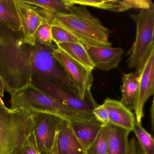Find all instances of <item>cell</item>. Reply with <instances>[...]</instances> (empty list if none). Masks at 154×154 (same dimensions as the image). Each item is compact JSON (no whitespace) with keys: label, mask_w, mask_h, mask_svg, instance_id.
Instances as JSON below:
<instances>
[{"label":"cell","mask_w":154,"mask_h":154,"mask_svg":"<svg viewBox=\"0 0 154 154\" xmlns=\"http://www.w3.org/2000/svg\"><path fill=\"white\" fill-rule=\"evenodd\" d=\"M94 68L105 72L117 68L122 59V48L84 46Z\"/></svg>","instance_id":"8fae6325"},{"label":"cell","mask_w":154,"mask_h":154,"mask_svg":"<svg viewBox=\"0 0 154 154\" xmlns=\"http://www.w3.org/2000/svg\"><path fill=\"white\" fill-rule=\"evenodd\" d=\"M32 118L37 146L40 153L44 149L52 147L63 119L57 115L45 112L35 113Z\"/></svg>","instance_id":"ba28073f"},{"label":"cell","mask_w":154,"mask_h":154,"mask_svg":"<svg viewBox=\"0 0 154 154\" xmlns=\"http://www.w3.org/2000/svg\"><path fill=\"white\" fill-rule=\"evenodd\" d=\"M103 104L109 111V123L131 131H133L136 119L131 111L120 101L107 98Z\"/></svg>","instance_id":"4fadbf2b"},{"label":"cell","mask_w":154,"mask_h":154,"mask_svg":"<svg viewBox=\"0 0 154 154\" xmlns=\"http://www.w3.org/2000/svg\"><path fill=\"white\" fill-rule=\"evenodd\" d=\"M31 84L61 103L74 109L93 111L98 106L91 94L84 100H82L67 90L37 74L33 75Z\"/></svg>","instance_id":"52a82bcc"},{"label":"cell","mask_w":154,"mask_h":154,"mask_svg":"<svg viewBox=\"0 0 154 154\" xmlns=\"http://www.w3.org/2000/svg\"><path fill=\"white\" fill-rule=\"evenodd\" d=\"M69 123L73 132L85 151L94 141L104 126L96 119Z\"/></svg>","instance_id":"9a60e30c"},{"label":"cell","mask_w":154,"mask_h":154,"mask_svg":"<svg viewBox=\"0 0 154 154\" xmlns=\"http://www.w3.org/2000/svg\"><path fill=\"white\" fill-rule=\"evenodd\" d=\"M68 4L67 13L50 12L37 8L50 25L63 28L77 38L84 46L110 47V31L97 18L92 15L86 6Z\"/></svg>","instance_id":"7a4b0ae2"},{"label":"cell","mask_w":154,"mask_h":154,"mask_svg":"<svg viewBox=\"0 0 154 154\" xmlns=\"http://www.w3.org/2000/svg\"><path fill=\"white\" fill-rule=\"evenodd\" d=\"M27 4L54 13H67L68 4L66 0H22Z\"/></svg>","instance_id":"ffe728a7"},{"label":"cell","mask_w":154,"mask_h":154,"mask_svg":"<svg viewBox=\"0 0 154 154\" xmlns=\"http://www.w3.org/2000/svg\"><path fill=\"white\" fill-rule=\"evenodd\" d=\"M137 154H145L141 147L139 143L137 141Z\"/></svg>","instance_id":"4dcf8cb0"},{"label":"cell","mask_w":154,"mask_h":154,"mask_svg":"<svg viewBox=\"0 0 154 154\" xmlns=\"http://www.w3.org/2000/svg\"><path fill=\"white\" fill-rule=\"evenodd\" d=\"M92 112L96 119L103 125H107L109 123V111L103 104L98 105Z\"/></svg>","instance_id":"484cf974"},{"label":"cell","mask_w":154,"mask_h":154,"mask_svg":"<svg viewBox=\"0 0 154 154\" xmlns=\"http://www.w3.org/2000/svg\"><path fill=\"white\" fill-rule=\"evenodd\" d=\"M154 91V51L150 54L141 71L140 79L138 96L134 110L136 121L141 123L144 117L143 108L148 99Z\"/></svg>","instance_id":"30bf717a"},{"label":"cell","mask_w":154,"mask_h":154,"mask_svg":"<svg viewBox=\"0 0 154 154\" xmlns=\"http://www.w3.org/2000/svg\"><path fill=\"white\" fill-rule=\"evenodd\" d=\"M57 136H58V132L57 134L54 142L52 147L49 149H44L40 152V154H58V149H57Z\"/></svg>","instance_id":"4316f807"},{"label":"cell","mask_w":154,"mask_h":154,"mask_svg":"<svg viewBox=\"0 0 154 154\" xmlns=\"http://www.w3.org/2000/svg\"><path fill=\"white\" fill-rule=\"evenodd\" d=\"M137 140L135 138L128 140L127 147V154H137Z\"/></svg>","instance_id":"83f0119b"},{"label":"cell","mask_w":154,"mask_h":154,"mask_svg":"<svg viewBox=\"0 0 154 154\" xmlns=\"http://www.w3.org/2000/svg\"><path fill=\"white\" fill-rule=\"evenodd\" d=\"M21 153L22 154H40L37 146L34 131L23 144Z\"/></svg>","instance_id":"d4e9b609"},{"label":"cell","mask_w":154,"mask_h":154,"mask_svg":"<svg viewBox=\"0 0 154 154\" xmlns=\"http://www.w3.org/2000/svg\"><path fill=\"white\" fill-rule=\"evenodd\" d=\"M5 88L4 82H3L1 77L0 76V99H2V97H4V92L5 91Z\"/></svg>","instance_id":"f1b7e54d"},{"label":"cell","mask_w":154,"mask_h":154,"mask_svg":"<svg viewBox=\"0 0 154 154\" xmlns=\"http://www.w3.org/2000/svg\"><path fill=\"white\" fill-rule=\"evenodd\" d=\"M73 5L91 6L97 8L116 12L127 11L131 9H145L149 8L150 0H67Z\"/></svg>","instance_id":"7c38bea8"},{"label":"cell","mask_w":154,"mask_h":154,"mask_svg":"<svg viewBox=\"0 0 154 154\" xmlns=\"http://www.w3.org/2000/svg\"><path fill=\"white\" fill-rule=\"evenodd\" d=\"M154 100L152 101V105L150 110V121H151V127L152 131L154 129Z\"/></svg>","instance_id":"f546056e"},{"label":"cell","mask_w":154,"mask_h":154,"mask_svg":"<svg viewBox=\"0 0 154 154\" xmlns=\"http://www.w3.org/2000/svg\"><path fill=\"white\" fill-rule=\"evenodd\" d=\"M57 46L26 43L22 31H13L0 22V76L10 94L31 84L37 74L76 96L78 92L53 55Z\"/></svg>","instance_id":"6da1fadb"},{"label":"cell","mask_w":154,"mask_h":154,"mask_svg":"<svg viewBox=\"0 0 154 154\" xmlns=\"http://www.w3.org/2000/svg\"><path fill=\"white\" fill-rule=\"evenodd\" d=\"M109 132L108 154H127L129 131L114 126L107 125Z\"/></svg>","instance_id":"e0dca14e"},{"label":"cell","mask_w":154,"mask_h":154,"mask_svg":"<svg viewBox=\"0 0 154 154\" xmlns=\"http://www.w3.org/2000/svg\"><path fill=\"white\" fill-rule=\"evenodd\" d=\"M138 139V142L145 154H154V142L153 137L146 131L141 123L135 122L133 131Z\"/></svg>","instance_id":"44dd1931"},{"label":"cell","mask_w":154,"mask_h":154,"mask_svg":"<svg viewBox=\"0 0 154 154\" xmlns=\"http://www.w3.org/2000/svg\"><path fill=\"white\" fill-rule=\"evenodd\" d=\"M10 109L32 117L38 112L57 115L72 122L96 119L92 111L81 110L61 103L48 94L29 85L11 94Z\"/></svg>","instance_id":"3957f363"},{"label":"cell","mask_w":154,"mask_h":154,"mask_svg":"<svg viewBox=\"0 0 154 154\" xmlns=\"http://www.w3.org/2000/svg\"><path fill=\"white\" fill-rule=\"evenodd\" d=\"M59 154H85V150L74 134L70 123L63 119L58 129L57 140Z\"/></svg>","instance_id":"5bb4252c"},{"label":"cell","mask_w":154,"mask_h":154,"mask_svg":"<svg viewBox=\"0 0 154 154\" xmlns=\"http://www.w3.org/2000/svg\"><path fill=\"white\" fill-rule=\"evenodd\" d=\"M35 42L45 46L53 45L51 25L46 20L38 29L36 33Z\"/></svg>","instance_id":"cb8c5ba5"},{"label":"cell","mask_w":154,"mask_h":154,"mask_svg":"<svg viewBox=\"0 0 154 154\" xmlns=\"http://www.w3.org/2000/svg\"><path fill=\"white\" fill-rule=\"evenodd\" d=\"M109 132L107 125H104L92 144L85 151V154H108Z\"/></svg>","instance_id":"7402d4cb"},{"label":"cell","mask_w":154,"mask_h":154,"mask_svg":"<svg viewBox=\"0 0 154 154\" xmlns=\"http://www.w3.org/2000/svg\"><path fill=\"white\" fill-rule=\"evenodd\" d=\"M57 48L66 53L73 59L92 71L94 65L91 61L84 45L77 43H63L57 45Z\"/></svg>","instance_id":"d6986e66"},{"label":"cell","mask_w":154,"mask_h":154,"mask_svg":"<svg viewBox=\"0 0 154 154\" xmlns=\"http://www.w3.org/2000/svg\"><path fill=\"white\" fill-rule=\"evenodd\" d=\"M0 22L13 31L21 30L16 0H0Z\"/></svg>","instance_id":"ac0fdd59"},{"label":"cell","mask_w":154,"mask_h":154,"mask_svg":"<svg viewBox=\"0 0 154 154\" xmlns=\"http://www.w3.org/2000/svg\"><path fill=\"white\" fill-rule=\"evenodd\" d=\"M16 2L24 40L26 43L34 45L36 33L39 26L45 22V19L37 7L25 3L22 0H16Z\"/></svg>","instance_id":"9c48e42d"},{"label":"cell","mask_w":154,"mask_h":154,"mask_svg":"<svg viewBox=\"0 0 154 154\" xmlns=\"http://www.w3.org/2000/svg\"><path fill=\"white\" fill-rule=\"evenodd\" d=\"M51 25L52 41L56 45L66 43L82 44L77 38L66 29L56 25Z\"/></svg>","instance_id":"603a6c76"},{"label":"cell","mask_w":154,"mask_h":154,"mask_svg":"<svg viewBox=\"0 0 154 154\" xmlns=\"http://www.w3.org/2000/svg\"><path fill=\"white\" fill-rule=\"evenodd\" d=\"M141 71L124 74L122 77V85L121 89L120 102L130 111L134 110L137 106Z\"/></svg>","instance_id":"2e32d148"},{"label":"cell","mask_w":154,"mask_h":154,"mask_svg":"<svg viewBox=\"0 0 154 154\" xmlns=\"http://www.w3.org/2000/svg\"><path fill=\"white\" fill-rule=\"evenodd\" d=\"M34 130L32 117L9 109L0 99V154H22L23 144Z\"/></svg>","instance_id":"277c9868"},{"label":"cell","mask_w":154,"mask_h":154,"mask_svg":"<svg viewBox=\"0 0 154 154\" xmlns=\"http://www.w3.org/2000/svg\"><path fill=\"white\" fill-rule=\"evenodd\" d=\"M130 16L136 24L137 33L135 42L127 53L128 64L130 68L140 72L154 51V3Z\"/></svg>","instance_id":"5b68a950"},{"label":"cell","mask_w":154,"mask_h":154,"mask_svg":"<svg viewBox=\"0 0 154 154\" xmlns=\"http://www.w3.org/2000/svg\"><path fill=\"white\" fill-rule=\"evenodd\" d=\"M53 55L65 71L70 82L78 92L80 99L84 100L91 94L94 82L92 71L86 68L57 47Z\"/></svg>","instance_id":"8992f818"}]
</instances>
